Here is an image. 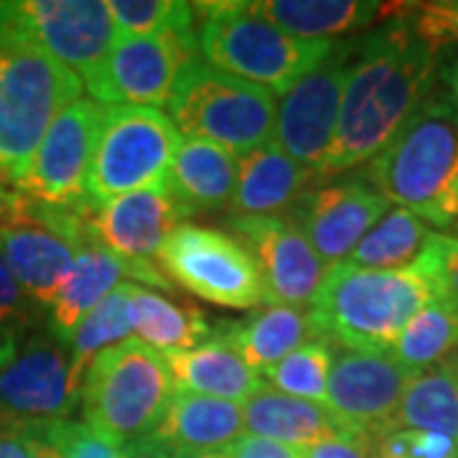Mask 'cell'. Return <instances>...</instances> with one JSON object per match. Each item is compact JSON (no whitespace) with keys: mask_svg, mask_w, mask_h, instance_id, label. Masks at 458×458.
I'll use <instances>...</instances> for the list:
<instances>
[{"mask_svg":"<svg viewBox=\"0 0 458 458\" xmlns=\"http://www.w3.org/2000/svg\"><path fill=\"white\" fill-rule=\"evenodd\" d=\"M176 454V451H174ZM176 458H229L227 451H209V454H176Z\"/></svg>","mask_w":458,"mask_h":458,"instance_id":"cell-46","label":"cell"},{"mask_svg":"<svg viewBox=\"0 0 458 458\" xmlns=\"http://www.w3.org/2000/svg\"><path fill=\"white\" fill-rule=\"evenodd\" d=\"M441 298L426 265L367 270L352 262L328 267L309 303L316 339L342 344L346 352L387 354L410 318Z\"/></svg>","mask_w":458,"mask_h":458,"instance_id":"cell-2","label":"cell"},{"mask_svg":"<svg viewBox=\"0 0 458 458\" xmlns=\"http://www.w3.org/2000/svg\"><path fill=\"white\" fill-rule=\"evenodd\" d=\"M311 171L270 140L237 158V183L229 209L234 216H280L301 201Z\"/></svg>","mask_w":458,"mask_h":458,"instance_id":"cell-20","label":"cell"},{"mask_svg":"<svg viewBox=\"0 0 458 458\" xmlns=\"http://www.w3.org/2000/svg\"><path fill=\"white\" fill-rule=\"evenodd\" d=\"M458 349V306L436 298L415 313L390 349V357L410 375L438 367Z\"/></svg>","mask_w":458,"mask_h":458,"instance_id":"cell-29","label":"cell"},{"mask_svg":"<svg viewBox=\"0 0 458 458\" xmlns=\"http://www.w3.org/2000/svg\"><path fill=\"white\" fill-rule=\"evenodd\" d=\"M410 379L412 375L390 354L344 352L331 364L324 405L344 423L377 436L393 428Z\"/></svg>","mask_w":458,"mask_h":458,"instance_id":"cell-16","label":"cell"},{"mask_svg":"<svg viewBox=\"0 0 458 458\" xmlns=\"http://www.w3.org/2000/svg\"><path fill=\"white\" fill-rule=\"evenodd\" d=\"M164 360L171 369L176 390L219 397L229 403H245L247 397L265 387L260 372L252 369L216 331L212 339L194 349L168 352Z\"/></svg>","mask_w":458,"mask_h":458,"instance_id":"cell-24","label":"cell"},{"mask_svg":"<svg viewBox=\"0 0 458 458\" xmlns=\"http://www.w3.org/2000/svg\"><path fill=\"white\" fill-rule=\"evenodd\" d=\"M31 298L21 291L0 250V367L21 349L33 321Z\"/></svg>","mask_w":458,"mask_h":458,"instance_id":"cell-35","label":"cell"},{"mask_svg":"<svg viewBox=\"0 0 458 458\" xmlns=\"http://www.w3.org/2000/svg\"><path fill=\"white\" fill-rule=\"evenodd\" d=\"M227 451L229 458H301V448H291L283 443L267 441L260 436L245 433L237 443H232Z\"/></svg>","mask_w":458,"mask_h":458,"instance_id":"cell-40","label":"cell"},{"mask_svg":"<svg viewBox=\"0 0 458 458\" xmlns=\"http://www.w3.org/2000/svg\"><path fill=\"white\" fill-rule=\"evenodd\" d=\"M131 306L132 331L138 334V342L161 354L194 349L212 339L214 327L207 313L191 303L174 301L158 291H148L132 283Z\"/></svg>","mask_w":458,"mask_h":458,"instance_id":"cell-28","label":"cell"},{"mask_svg":"<svg viewBox=\"0 0 458 458\" xmlns=\"http://www.w3.org/2000/svg\"><path fill=\"white\" fill-rule=\"evenodd\" d=\"M242 412H245V433L283 443L291 448H309L331 438L364 433L344 423L324 403L298 400L267 385L260 393L247 397L242 403Z\"/></svg>","mask_w":458,"mask_h":458,"instance_id":"cell-19","label":"cell"},{"mask_svg":"<svg viewBox=\"0 0 458 458\" xmlns=\"http://www.w3.org/2000/svg\"><path fill=\"white\" fill-rule=\"evenodd\" d=\"M331 364H334V344H328L327 339H313L278 361L276 367L265 369L262 379L267 387L283 394L311 400V403H327Z\"/></svg>","mask_w":458,"mask_h":458,"instance_id":"cell-33","label":"cell"},{"mask_svg":"<svg viewBox=\"0 0 458 458\" xmlns=\"http://www.w3.org/2000/svg\"><path fill=\"white\" fill-rule=\"evenodd\" d=\"M237 183V156L207 140H181L168 189L186 214L229 207Z\"/></svg>","mask_w":458,"mask_h":458,"instance_id":"cell-26","label":"cell"},{"mask_svg":"<svg viewBox=\"0 0 458 458\" xmlns=\"http://www.w3.org/2000/svg\"><path fill=\"white\" fill-rule=\"evenodd\" d=\"M105 105L80 98L66 105L33 153L31 165L16 189L51 209H92L87 176L98 146Z\"/></svg>","mask_w":458,"mask_h":458,"instance_id":"cell-12","label":"cell"},{"mask_svg":"<svg viewBox=\"0 0 458 458\" xmlns=\"http://www.w3.org/2000/svg\"><path fill=\"white\" fill-rule=\"evenodd\" d=\"M301 458H372V436L352 433L301 448Z\"/></svg>","mask_w":458,"mask_h":458,"instance_id":"cell-39","label":"cell"},{"mask_svg":"<svg viewBox=\"0 0 458 458\" xmlns=\"http://www.w3.org/2000/svg\"><path fill=\"white\" fill-rule=\"evenodd\" d=\"M454 227H456V229H458V216H456V225H454Z\"/></svg>","mask_w":458,"mask_h":458,"instance_id":"cell-48","label":"cell"},{"mask_svg":"<svg viewBox=\"0 0 458 458\" xmlns=\"http://www.w3.org/2000/svg\"><path fill=\"white\" fill-rule=\"evenodd\" d=\"M0 250L21 291L36 306L47 309L59 293L77 255V247L66 237L36 222L0 229Z\"/></svg>","mask_w":458,"mask_h":458,"instance_id":"cell-22","label":"cell"},{"mask_svg":"<svg viewBox=\"0 0 458 458\" xmlns=\"http://www.w3.org/2000/svg\"><path fill=\"white\" fill-rule=\"evenodd\" d=\"M82 390L72 379L66 346L54 336H29L0 367V423L44 428L69 420Z\"/></svg>","mask_w":458,"mask_h":458,"instance_id":"cell-13","label":"cell"},{"mask_svg":"<svg viewBox=\"0 0 458 458\" xmlns=\"http://www.w3.org/2000/svg\"><path fill=\"white\" fill-rule=\"evenodd\" d=\"M197 44L204 64L265 87L276 98L334 54L331 38L306 41L255 16L247 3H194Z\"/></svg>","mask_w":458,"mask_h":458,"instance_id":"cell-4","label":"cell"},{"mask_svg":"<svg viewBox=\"0 0 458 458\" xmlns=\"http://www.w3.org/2000/svg\"><path fill=\"white\" fill-rule=\"evenodd\" d=\"M418 260L426 265L430 278L436 280L441 298L458 306V237L433 232Z\"/></svg>","mask_w":458,"mask_h":458,"instance_id":"cell-38","label":"cell"},{"mask_svg":"<svg viewBox=\"0 0 458 458\" xmlns=\"http://www.w3.org/2000/svg\"><path fill=\"white\" fill-rule=\"evenodd\" d=\"M29 209H31V199L18 191L16 186L0 181V229L29 225Z\"/></svg>","mask_w":458,"mask_h":458,"instance_id":"cell-41","label":"cell"},{"mask_svg":"<svg viewBox=\"0 0 458 458\" xmlns=\"http://www.w3.org/2000/svg\"><path fill=\"white\" fill-rule=\"evenodd\" d=\"M443 364L448 367V372L454 375V379H456V385H458V349L451 354V357H448V360L443 361Z\"/></svg>","mask_w":458,"mask_h":458,"instance_id":"cell-47","label":"cell"},{"mask_svg":"<svg viewBox=\"0 0 458 458\" xmlns=\"http://www.w3.org/2000/svg\"><path fill=\"white\" fill-rule=\"evenodd\" d=\"M199 62L194 21L143 38H117L82 84L99 105H168L181 74Z\"/></svg>","mask_w":458,"mask_h":458,"instance_id":"cell-11","label":"cell"},{"mask_svg":"<svg viewBox=\"0 0 458 458\" xmlns=\"http://www.w3.org/2000/svg\"><path fill=\"white\" fill-rule=\"evenodd\" d=\"M41 436L59 458H123V445L105 438L95 428L77 420H62L44 428H26Z\"/></svg>","mask_w":458,"mask_h":458,"instance_id":"cell-36","label":"cell"},{"mask_svg":"<svg viewBox=\"0 0 458 458\" xmlns=\"http://www.w3.org/2000/svg\"><path fill=\"white\" fill-rule=\"evenodd\" d=\"M181 135L161 107L105 105L98 146L87 176L89 207L168 183Z\"/></svg>","mask_w":458,"mask_h":458,"instance_id":"cell-8","label":"cell"},{"mask_svg":"<svg viewBox=\"0 0 458 458\" xmlns=\"http://www.w3.org/2000/svg\"><path fill=\"white\" fill-rule=\"evenodd\" d=\"M430 234L423 219L403 207H393L361 237L346 262L367 270H400L420 258Z\"/></svg>","mask_w":458,"mask_h":458,"instance_id":"cell-31","label":"cell"},{"mask_svg":"<svg viewBox=\"0 0 458 458\" xmlns=\"http://www.w3.org/2000/svg\"><path fill=\"white\" fill-rule=\"evenodd\" d=\"M390 209L393 204L367 179H344L303 194L295 222L321 262L334 267L352 255L361 237Z\"/></svg>","mask_w":458,"mask_h":458,"instance_id":"cell-17","label":"cell"},{"mask_svg":"<svg viewBox=\"0 0 458 458\" xmlns=\"http://www.w3.org/2000/svg\"><path fill=\"white\" fill-rule=\"evenodd\" d=\"M382 197L433 227H454L458 216V113L430 92L393 140L367 165Z\"/></svg>","mask_w":458,"mask_h":458,"instance_id":"cell-3","label":"cell"},{"mask_svg":"<svg viewBox=\"0 0 458 458\" xmlns=\"http://www.w3.org/2000/svg\"><path fill=\"white\" fill-rule=\"evenodd\" d=\"M372 458H458V441L430 430H385L372 436Z\"/></svg>","mask_w":458,"mask_h":458,"instance_id":"cell-37","label":"cell"},{"mask_svg":"<svg viewBox=\"0 0 458 458\" xmlns=\"http://www.w3.org/2000/svg\"><path fill=\"white\" fill-rule=\"evenodd\" d=\"M82 80L33 49H0V181L18 186L56 114L82 98Z\"/></svg>","mask_w":458,"mask_h":458,"instance_id":"cell-7","label":"cell"},{"mask_svg":"<svg viewBox=\"0 0 458 458\" xmlns=\"http://www.w3.org/2000/svg\"><path fill=\"white\" fill-rule=\"evenodd\" d=\"M394 428L430 430L458 441V385L445 364L412 375L390 430Z\"/></svg>","mask_w":458,"mask_h":458,"instance_id":"cell-30","label":"cell"},{"mask_svg":"<svg viewBox=\"0 0 458 458\" xmlns=\"http://www.w3.org/2000/svg\"><path fill=\"white\" fill-rule=\"evenodd\" d=\"M31 436L23 428L0 423V458H31Z\"/></svg>","mask_w":458,"mask_h":458,"instance_id":"cell-42","label":"cell"},{"mask_svg":"<svg viewBox=\"0 0 458 458\" xmlns=\"http://www.w3.org/2000/svg\"><path fill=\"white\" fill-rule=\"evenodd\" d=\"M232 234L252 252L276 306H309L327 276V265L288 216H229Z\"/></svg>","mask_w":458,"mask_h":458,"instance_id":"cell-15","label":"cell"},{"mask_svg":"<svg viewBox=\"0 0 458 458\" xmlns=\"http://www.w3.org/2000/svg\"><path fill=\"white\" fill-rule=\"evenodd\" d=\"M278 98L265 87L229 77L199 59L174 87L168 117L186 140H207L245 156L276 140Z\"/></svg>","mask_w":458,"mask_h":458,"instance_id":"cell-6","label":"cell"},{"mask_svg":"<svg viewBox=\"0 0 458 458\" xmlns=\"http://www.w3.org/2000/svg\"><path fill=\"white\" fill-rule=\"evenodd\" d=\"M117 38H143L168 31L179 23L197 21L194 3H174V0H110Z\"/></svg>","mask_w":458,"mask_h":458,"instance_id":"cell-34","label":"cell"},{"mask_svg":"<svg viewBox=\"0 0 458 458\" xmlns=\"http://www.w3.org/2000/svg\"><path fill=\"white\" fill-rule=\"evenodd\" d=\"M117 41L105 0H0V49H33L80 80Z\"/></svg>","mask_w":458,"mask_h":458,"instance_id":"cell-9","label":"cell"},{"mask_svg":"<svg viewBox=\"0 0 458 458\" xmlns=\"http://www.w3.org/2000/svg\"><path fill=\"white\" fill-rule=\"evenodd\" d=\"M128 278L125 260L99 242H87L77 250L74 265L49 306V336L69 346L74 331L99 303Z\"/></svg>","mask_w":458,"mask_h":458,"instance_id":"cell-23","label":"cell"},{"mask_svg":"<svg viewBox=\"0 0 458 458\" xmlns=\"http://www.w3.org/2000/svg\"><path fill=\"white\" fill-rule=\"evenodd\" d=\"M349 49L336 47L321 66L278 98L276 143L313 176L324 174L339 125Z\"/></svg>","mask_w":458,"mask_h":458,"instance_id":"cell-14","label":"cell"},{"mask_svg":"<svg viewBox=\"0 0 458 458\" xmlns=\"http://www.w3.org/2000/svg\"><path fill=\"white\" fill-rule=\"evenodd\" d=\"M23 430H26V428H23ZM26 433L31 436V443H33L31 458H59V456H56V451H54V448H51L49 443L44 441L41 436H36L33 430H26Z\"/></svg>","mask_w":458,"mask_h":458,"instance_id":"cell-45","label":"cell"},{"mask_svg":"<svg viewBox=\"0 0 458 458\" xmlns=\"http://www.w3.org/2000/svg\"><path fill=\"white\" fill-rule=\"evenodd\" d=\"M176 393L164 354L138 339L102 352L82 382L84 423L117 445L143 441L161 426Z\"/></svg>","mask_w":458,"mask_h":458,"instance_id":"cell-5","label":"cell"},{"mask_svg":"<svg viewBox=\"0 0 458 458\" xmlns=\"http://www.w3.org/2000/svg\"><path fill=\"white\" fill-rule=\"evenodd\" d=\"M436 74L438 51L410 21L377 31L349 64L339 125L321 176L369 164L433 92Z\"/></svg>","mask_w":458,"mask_h":458,"instance_id":"cell-1","label":"cell"},{"mask_svg":"<svg viewBox=\"0 0 458 458\" xmlns=\"http://www.w3.org/2000/svg\"><path fill=\"white\" fill-rule=\"evenodd\" d=\"M132 283H120L113 293L99 303L95 311L84 318L69 342V361H72V379L82 390L87 369L102 352L117 344L128 342L132 334Z\"/></svg>","mask_w":458,"mask_h":458,"instance_id":"cell-32","label":"cell"},{"mask_svg":"<svg viewBox=\"0 0 458 458\" xmlns=\"http://www.w3.org/2000/svg\"><path fill=\"white\" fill-rule=\"evenodd\" d=\"M245 436L242 403L176 390L153 438L176 454L225 451Z\"/></svg>","mask_w":458,"mask_h":458,"instance_id":"cell-21","label":"cell"},{"mask_svg":"<svg viewBox=\"0 0 458 458\" xmlns=\"http://www.w3.org/2000/svg\"><path fill=\"white\" fill-rule=\"evenodd\" d=\"M247 8L295 38L318 41L367 29L385 18V3L361 0H258Z\"/></svg>","mask_w":458,"mask_h":458,"instance_id":"cell-27","label":"cell"},{"mask_svg":"<svg viewBox=\"0 0 458 458\" xmlns=\"http://www.w3.org/2000/svg\"><path fill=\"white\" fill-rule=\"evenodd\" d=\"M158 260L174 283L214 306H276L252 252L222 229L183 222L168 234Z\"/></svg>","mask_w":458,"mask_h":458,"instance_id":"cell-10","label":"cell"},{"mask_svg":"<svg viewBox=\"0 0 458 458\" xmlns=\"http://www.w3.org/2000/svg\"><path fill=\"white\" fill-rule=\"evenodd\" d=\"M189 214L171 194L168 183L148 186L89 212V229L99 245L120 260L150 262L161 255V247Z\"/></svg>","mask_w":458,"mask_h":458,"instance_id":"cell-18","label":"cell"},{"mask_svg":"<svg viewBox=\"0 0 458 458\" xmlns=\"http://www.w3.org/2000/svg\"><path fill=\"white\" fill-rule=\"evenodd\" d=\"M216 334L260 375L316 336L309 309L301 306H267L242 321L222 324Z\"/></svg>","mask_w":458,"mask_h":458,"instance_id":"cell-25","label":"cell"},{"mask_svg":"<svg viewBox=\"0 0 458 458\" xmlns=\"http://www.w3.org/2000/svg\"><path fill=\"white\" fill-rule=\"evenodd\" d=\"M443 77H445V84H448V92H451V102H454V107H456L458 113V56L454 59V64L448 66L445 72H443Z\"/></svg>","mask_w":458,"mask_h":458,"instance_id":"cell-44","label":"cell"},{"mask_svg":"<svg viewBox=\"0 0 458 458\" xmlns=\"http://www.w3.org/2000/svg\"><path fill=\"white\" fill-rule=\"evenodd\" d=\"M123 458H176V454L161 443L158 438H143V441L123 445Z\"/></svg>","mask_w":458,"mask_h":458,"instance_id":"cell-43","label":"cell"}]
</instances>
